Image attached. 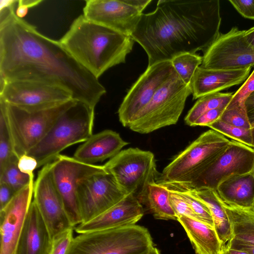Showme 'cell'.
<instances>
[{"instance_id":"cell-46","label":"cell","mask_w":254,"mask_h":254,"mask_svg":"<svg viewBox=\"0 0 254 254\" xmlns=\"http://www.w3.org/2000/svg\"><path fill=\"white\" fill-rule=\"evenodd\" d=\"M220 254H249L243 251L232 249L227 248L225 245L223 246Z\"/></svg>"},{"instance_id":"cell-33","label":"cell","mask_w":254,"mask_h":254,"mask_svg":"<svg viewBox=\"0 0 254 254\" xmlns=\"http://www.w3.org/2000/svg\"><path fill=\"white\" fill-rule=\"evenodd\" d=\"M167 188L179 193L188 203L200 221L214 228V222L210 211L205 203L184 190Z\"/></svg>"},{"instance_id":"cell-32","label":"cell","mask_w":254,"mask_h":254,"mask_svg":"<svg viewBox=\"0 0 254 254\" xmlns=\"http://www.w3.org/2000/svg\"><path fill=\"white\" fill-rule=\"evenodd\" d=\"M208 127L224 136L253 148L251 129L239 127L225 123L220 119Z\"/></svg>"},{"instance_id":"cell-15","label":"cell","mask_w":254,"mask_h":254,"mask_svg":"<svg viewBox=\"0 0 254 254\" xmlns=\"http://www.w3.org/2000/svg\"><path fill=\"white\" fill-rule=\"evenodd\" d=\"M0 98L8 104L26 108L50 107L73 99L71 93L62 86L28 80L0 84Z\"/></svg>"},{"instance_id":"cell-24","label":"cell","mask_w":254,"mask_h":254,"mask_svg":"<svg viewBox=\"0 0 254 254\" xmlns=\"http://www.w3.org/2000/svg\"><path fill=\"white\" fill-rule=\"evenodd\" d=\"M166 187V186H165ZM168 188L184 190L205 203L209 209L214 222V228L223 246L232 238L231 223L216 190L206 189Z\"/></svg>"},{"instance_id":"cell-44","label":"cell","mask_w":254,"mask_h":254,"mask_svg":"<svg viewBox=\"0 0 254 254\" xmlns=\"http://www.w3.org/2000/svg\"><path fill=\"white\" fill-rule=\"evenodd\" d=\"M225 246L230 249L241 250L247 252L249 254H254V246L243 244H226Z\"/></svg>"},{"instance_id":"cell-4","label":"cell","mask_w":254,"mask_h":254,"mask_svg":"<svg viewBox=\"0 0 254 254\" xmlns=\"http://www.w3.org/2000/svg\"><path fill=\"white\" fill-rule=\"evenodd\" d=\"M94 117V109L74 100L27 154L36 160L37 168L53 161L65 148L84 142L93 134Z\"/></svg>"},{"instance_id":"cell-36","label":"cell","mask_w":254,"mask_h":254,"mask_svg":"<svg viewBox=\"0 0 254 254\" xmlns=\"http://www.w3.org/2000/svg\"><path fill=\"white\" fill-rule=\"evenodd\" d=\"M167 189L169 191L170 203L177 218L180 216H185L199 221L188 203L179 193L173 190Z\"/></svg>"},{"instance_id":"cell-47","label":"cell","mask_w":254,"mask_h":254,"mask_svg":"<svg viewBox=\"0 0 254 254\" xmlns=\"http://www.w3.org/2000/svg\"><path fill=\"white\" fill-rule=\"evenodd\" d=\"M18 0H0V11L9 7L15 3H17Z\"/></svg>"},{"instance_id":"cell-20","label":"cell","mask_w":254,"mask_h":254,"mask_svg":"<svg viewBox=\"0 0 254 254\" xmlns=\"http://www.w3.org/2000/svg\"><path fill=\"white\" fill-rule=\"evenodd\" d=\"M251 68L217 70L198 66L189 84L193 99L241 83L249 77Z\"/></svg>"},{"instance_id":"cell-8","label":"cell","mask_w":254,"mask_h":254,"mask_svg":"<svg viewBox=\"0 0 254 254\" xmlns=\"http://www.w3.org/2000/svg\"><path fill=\"white\" fill-rule=\"evenodd\" d=\"M191 94L189 84L185 83L176 72L160 87L128 127L134 132L146 134L175 125Z\"/></svg>"},{"instance_id":"cell-6","label":"cell","mask_w":254,"mask_h":254,"mask_svg":"<svg viewBox=\"0 0 254 254\" xmlns=\"http://www.w3.org/2000/svg\"><path fill=\"white\" fill-rule=\"evenodd\" d=\"M74 100L43 108H23L4 101L13 150L18 159L45 137L59 117Z\"/></svg>"},{"instance_id":"cell-50","label":"cell","mask_w":254,"mask_h":254,"mask_svg":"<svg viewBox=\"0 0 254 254\" xmlns=\"http://www.w3.org/2000/svg\"><path fill=\"white\" fill-rule=\"evenodd\" d=\"M251 125V128L254 127V120L250 122Z\"/></svg>"},{"instance_id":"cell-26","label":"cell","mask_w":254,"mask_h":254,"mask_svg":"<svg viewBox=\"0 0 254 254\" xmlns=\"http://www.w3.org/2000/svg\"><path fill=\"white\" fill-rule=\"evenodd\" d=\"M222 204L230 220L232 231V238L226 244L254 246V207L232 206L223 201Z\"/></svg>"},{"instance_id":"cell-39","label":"cell","mask_w":254,"mask_h":254,"mask_svg":"<svg viewBox=\"0 0 254 254\" xmlns=\"http://www.w3.org/2000/svg\"><path fill=\"white\" fill-rule=\"evenodd\" d=\"M229 1L243 17L254 20V0H229Z\"/></svg>"},{"instance_id":"cell-42","label":"cell","mask_w":254,"mask_h":254,"mask_svg":"<svg viewBox=\"0 0 254 254\" xmlns=\"http://www.w3.org/2000/svg\"><path fill=\"white\" fill-rule=\"evenodd\" d=\"M42 1V0H18L17 8L15 10L16 16L19 18L23 19L28 13L30 8L38 5Z\"/></svg>"},{"instance_id":"cell-5","label":"cell","mask_w":254,"mask_h":254,"mask_svg":"<svg viewBox=\"0 0 254 254\" xmlns=\"http://www.w3.org/2000/svg\"><path fill=\"white\" fill-rule=\"evenodd\" d=\"M153 247L147 229L134 224L79 234L66 254H146Z\"/></svg>"},{"instance_id":"cell-43","label":"cell","mask_w":254,"mask_h":254,"mask_svg":"<svg viewBox=\"0 0 254 254\" xmlns=\"http://www.w3.org/2000/svg\"><path fill=\"white\" fill-rule=\"evenodd\" d=\"M245 107L250 122L254 120V92L245 102Z\"/></svg>"},{"instance_id":"cell-35","label":"cell","mask_w":254,"mask_h":254,"mask_svg":"<svg viewBox=\"0 0 254 254\" xmlns=\"http://www.w3.org/2000/svg\"><path fill=\"white\" fill-rule=\"evenodd\" d=\"M254 92V70L240 88L233 94L226 109L238 106H245V102L247 98Z\"/></svg>"},{"instance_id":"cell-7","label":"cell","mask_w":254,"mask_h":254,"mask_svg":"<svg viewBox=\"0 0 254 254\" xmlns=\"http://www.w3.org/2000/svg\"><path fill=\"white\" fill-rule=\"evenodd\" d=\"M230 142V140L214 130L203 132L172 160L159 174L156 182L159 184L189 182L217 157Z\"/></svg>"},{"instance_id":"cell-18","label":"cell","mask_w":254,"mask_h":254,"mask_svg":"<svg viewBox=\"0 0 254 254\" xmlns=\"http://www.w3.org/2000/svg\"><path fill=\"white\" fill-rule=\"evenodd\" d=\"M34 178L0 210V254H15L26 216L32 201Z\"/></svg>"},{"instance_id":"cell-11","label":"cell","mask_w":254,"mask_h":254,"mask_svg":"<svg viewBox=\"0 0 254 254\" xmlns=\"http://www.w3.org/2000/svg\"><path fill=\"white\" fill-rule=\"evenodd\" d=\"M51 171L65 211L75 228L82 222L77 195L79 183L106 170L103 165L86 164L60 154L52 161Z\"/></svg>"},{"instance_id":"cell-21","label":"cell","mask_w":254,"mask_h":254,"mask_svg":"<svg viewBox=\"0 0 254 254\" xmlns=\"http://www.w3.org/2000/svg\"><path fill=\"white\" fill-rule=\"evenodd\" d=\"M53 239L33 199L15 254H51Z\"/></svg>"},{"instance_id":"cell-19","label":"cell","mask_w":254,"mask_h":254,"mask_svg":"<svg viewBox=\"0 0 254 254\" xmlns=\"http://www.w3.org/2000/svg\"><path fill=\"white\" fill-rule=\"evenodd\" d=\"M144 209L139 199L128 194L103 213L74 228L78 234L135 224L143 216Z\"/></svg>"},{"instance_id":"cell-41","label":"cell","mask_w":254,"mask_h":254,"mask_svg":"<svg viewBox=\"0 0 254 254\" xmlns=\"http://www.w3.org/2000/svg\"><path fill=\"white\" fill-rule=\"evenodd\" d=\"M16 193V192L7 184L0 183V210L9 203Z\"/></svg>"},{"instance_id":"cell-16","label":"cell","mask_w":254,"mask_h":254,"mask_svg":"<svg viewBox=\"0 0 254 254\" xmlns=\"http://www.w3.org/2000/svg\"><path fill=\"white\" fill-rule=\"evenodd\" d=\"M77 195L82 223H85L115 205L127 195L113 176L106 171L81 180Z\"/></svg>"},{"instance_id":"cell-27","label":"cell","mask_w":254,"mask_h":254,"mask_svg":"<svg viewBox=\"0 0 254 254\" xmlns=\"http://www.w3.org/2000/svg\"><path fill=\"white\" fill-rule=\"evenodd\" d=\"M142 203L146 204L155 219L177 220L170 203L169 190L156 181L149 185Z\"/></svg>"},{"instance_id":"cell-13","label":"cell","mask_w":254,"mask_h":254,"mask_svg":"<svg viewBox=\"0 0 254 254\" xmlns=\"http://www.w3.org/2000/svg\"><path fill=\"white\" fill-rule=\"evenodd\" d=\"M176 73L171 61L148 66L129 90L119 108V118L122 125L128 127L160 87Z\"/></svg>"},{"instance_id":"cell-28","label":"cell","mask_w":254,"mask_h":254,"mask_svg":"<svg viewBox=\"0 0 254 254\" xmlns=\"http://www.w3.org/2000/svg\"><path fill=\"white\" fill-rule=\"evenodd\" d=\"M233 95V93L217 92L199 98L186 116V124L192 127L195 121L207 111L216 108H226Z\"/></svg>"},{"instance_id":"cell-30","label":"cell","mask_w":254,"mask_h":254,"mask_svg":"<svg viewBox=\"0 0 254 254\" xmlns=\"http://www.w3.org/2000/svg\"><path fill=\"white\" fill-rule=\"evenodd\" d=\"M171 61L180 78L189 84L195 70L202 64V57L187 53L175 57Z\"/></svg>"},{"instance_id":"cell-23","label":"cell","mask_w":254,"mask_h":254,"mask_svg":"<svg viewBox=\"0 0 254 254\" xmlns=\"http://www.w3.org/2000/svg\"><path fill=\"white\" fill-rule=\"evenodd\" d=\"M216 191L226 204L240 208L254 207V176L252 172L231 177Z\"/></svg>"},{"instance_id":"cell-2","label":"cell","mask_w":254,"mask_h":254,"mask_svg":"<svg viewBox=\"0 0 254 254\" xmlns=\"http://www.w3.org/2000/svg\"><path fill=\"white\" fill-rule=\"evenodd\" d=\"M220 1L159 0L142 13L131 35L146 52L148 66L183 53L205 51L219 34Z\"/></svg>"},{"instance_id":"cell-37","label":"cell","mask_w":254,"mask_h":254,"mask_svg":"<svg viewBox=\"0 0 254 254\" xmlns=\"http://www.w3.org/2000/svg\"><path fill=\"white\" fill-rule=\"evenodd\" d=\"M70 229L53 239L51 254H66L73 239V230Z\"/></svg>"},{"instance_id":"cell-9","label":"cell","mask_w":254,"mask_h":254,"mask_svg":"<svg viewBox=\"0 0 254 254\" xmlns=\"http://www.w3.org/2000/svg\"><path fill=\"white\" fill-rule=\"evenodd\" d=\"M126 194H132L142 204L149 185L159 175L154 154L138 148L121 150L104 165Z\"/></svg>"},{"instance_id":"cell-17","label":"cell","mask_w":254,"mask_h":254,"mask_svg":"<svg viewBox=\"0 0 254 254\" xmlns=\"http://www.w3.org/2000/svg\"><path fill=\"white\" fill-rule=\"evenodd\" d=\"M52 162L42 167L34 184L35 202L52 239L70 229H74L55 186Z\"/></svg>"},{"instance_id":"cell-40","label":"cell","mask_w":254,"mask_h":254,"mask_svg":"<svg viewBox=\"0 0 254 254\" xmlns=\"http://www.w3.org/2000/svg\"><path fill=\"white\" fill-rule=\"evenodd\" d=\"M37 166L36 160L27 154L23 155L19 158L18 167L24 174L29 176L33 175V171L37 168Z\"/></svg>"},{"instance_id":"cell-45","label":"cell","mask_w":254,"mask_h":254,"mask_svg":"<svg viewBox=\"0 0 254 254\" xmlns=\"http://www.w3.org/2000/svg\"><path fill=\"white\" fill-rule=\"evenodd\" d=\"M245 37L247 42L254 47V26L245 30Z\"/></svg>"},{"instance_id":"cell-12","label":"cell","mask_w":254,"mask_h":254,"mask_svg":"<svg viewBox=\"0 0 254 254\" xmlns=\"http://www.w3.org/2000/svg\"><path fill=\"white\" fill-rule=\"evenodd\" d=\"M245 30L233 27L220 33L205 51L200 66L211 69H241L254 66V47L245 37Z\"/></svg>"},{"instance_id":"cell-31","label":"cell","mask_w":254,"mask_h":254,"mask_svg":"<svg viewBox=\"0 0 254 254\" xmlns=\"http://www.w3.org/2000/svg\"><path fill=\"white\" fill-rule=\"evenodd\" d=\"M18 160L11 161L0 173V183L7 184L16 192L27 185L34 178V175L29 176L20 171L18 167Z\"/></svg>"},{"instance_id":"cell-3","label":"cell","mask_w":254,"mask_h":254,"mask_svg":"<svg viewBox=\"0 0 254 254\" xmlns=\"http://www.w3.org/2000/svg\"><path fill=\"white\" fill-rule=\"evenodd\" d=\"M81 65L97 78L109 68L126 62L134 41L131 36L81 15L59 40Z\"/></svg>"},{"instance_id":"cell-25","label":"cell","mask_w":254,"mask_h":254,"mask_svg":"<svg viewBox=\"0 0 254 254\" xmlns=\"http://www.w3.org/2000/svg\"><path fill=\"white\" fill-rule=\"evenodd\" d=\"M177 218L185 229L196 254H220L223 246L214 228L185 216Z\"/></svg>"},{"instance_id":"cell-51","label":"cell","mask_w":254,"mask_h":254,"mask_svg":"<svg viewBox=\"0 0 254 254\" xmlns=\"http://www.w3.org/2000/svg\"><path fill=\"white\" fill-rule=\"evenodd\" d=\"M251 172L252 173V174H253V175L254 176V166L253 169L252 170V171Z\"/></svg>"},{"instance_id":"cell-48","label":"cell","mask_w":254,"mask_h":254,"mask_svg":"<svg viewBox=\"0 0 254 254\" xmlns=\"http://www.w3.org/2000/svg\"><path fill=\"white\" fill-rule=\"evenodd\" d=\"M146 254H160V253L158 249L153 246Z\"/></svg>"},{"instance_id":"cell-49","label":"cell","mask_w":254,"mask_h":254,"mask_svg":"<svg viewBox=\"0 0 254 254\" xmlns=\"http://www.w3.org/2000/svg\"><path fill=\"white\" fill-rule=\"evenodd\" d=\"M253 147L254 148V127L251 128Z\"/></svg>"},{"instance_id":"cell-22","label":"cell","mask_w":254,"mask_h":254,"mask_svg":"<svg viewBox=\"0 0 254 254\" xmlns=\"http://www.w3.org/2000/svg\"><path fill=\"white\" fill-rule=\"evenodd\" d=\"M128 143L117 132L104 130L85 141L77 148L73 157L84 163L95 164L113 158Z\"/></svg>"},{"instance_id":"cell-29","label":"cell","mask_w":254,"mask_h":254,"mask_svg":"<svg viewBox=\"0 0 254 254\" xmlns=\"http://www.w3.org/2000/svg\"><path fill=\"white\" fill-rule=\"evenodd\" d=\"M19 159L13 150L12 137L8 126L5 102L0 98V173L12 161Z\"/></svg>"},{"instance_id":"cell-1","label":"cell","mask_w":254,"mask_h":254,"mask_svg":"<svg viewBox=\"0 0 254 254\" xmlns=\"http://www.w3.org/2000/svg\"><path fill=\"white\" fill-rule=\"evenodd\" d=\"M16 4L0 11V84L28 80L57 85L68 90L73 100L95 109L105 87L59 41L18 18Z\"/></svg>"},{"instance_id":"cell-38","label":"cell","mask_w":254,"mask_h":254,"mask_svg":"<svg viewBox=\"0 0 254 254\" xmlns=\"http://www.w3.org/2000/svg\"><path fill=\"white\" fill-rule=\"evenodd\" d=\"M225 109L226 108H219L207 111L195 121L192 127H208L220 118Z\"/></svg>"},{"instance_id":"cell-14","label":"cell","mask_w":254,"mask_h":254,"mask_svg":"<svg viewBox=\"0 0 254 254\" xmlns=\"http://www.w3.org/2000/svg\"><path fill=\"white\" fill-rule=\"evenodd\" d=\"M151 0H88L83 15L87 19L131 36L143 10Z\"/></svg>"},{"instance_id":"cell-10","label":"cell","mask_w":254,"mask_h":254,"mask_svg":"<svg viewBox=\"0 0 254 254\" xmlns=\"http://www.w3.org/2000/svg\"><path fill=\"white\" fill-rule=\"evenodd\" d=\"M254 166V148L232 139L217 157L189 182L161 184L177 188H206L216 190L225 180L251 172Z\"/></svg>"},{"instance_id":"cell-34","label":"cell","mask_w":254,"mask_h":254,"mask_svg":"<svg viewBox=\"0 0 254 254\" xmlns=\"http://www.w3.org/2000/svg\"><path fill=\"white\" fill-rule=\"evenodd\" d=\"M219 119L225 123L239 127L251 129V123L245 106H238L225 109Z\"/></svg>"}]
</instances>
